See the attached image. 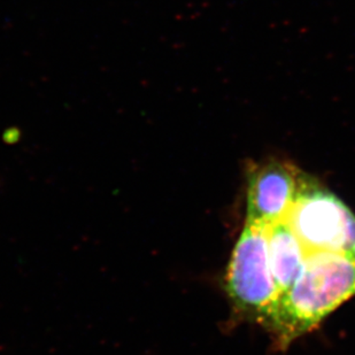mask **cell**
Returning a JSON list of instances; mask_svg holds the SVG:
<instances>
[{"label": "cell", "instance_id": "1", "mask_svg": "<svg viewBox=\"0 0 355 355\" xmlns=\"http://www.w3.org/2000/svg\"><path fill=\"white\" fill-rule=\"evenodd\" d=\"M355 297V257L312 252L302 274L278 299L265 327L281 351L318 328L331 313Z\"/></svg>", "mask_w": 355, "mask_h": 355}, {"label": "cell", "instance_id": "2", "mask_svg": "<svg viewBox=\"0 0 355 355\" xmlns=\"http://www.w3.org/2000/svg\"><path fill=\"white\" fill-rule=\"evenodd\" d=\"M266 228L262 223L245 220L223 284L238 315L262 327L281 297L269 263Z\"/></svg>", "mask_w": 355, "mask_h": 355}, {"label": "cell", "instance_id": "3", "mask_svg": "<svg viewBox=\"0 0 355 355\" xmlns=\"http://www.w3.org/2000/svg\"><path fill=\"white\" fill-rule=\"evenodd\" d=\"M285 220L309 253L332 252L355 257V215L334 192L306 173Z\"/></svg>", "mask_w": 355, "mask_h": 355}, {"label": "cell", "instance_id": "4", "mask_svg": "<svg viewBox=\"0 0 355 355\" xmlns=\"http://www.w3.org/2000/svg\"><path fill=\"white\" fill-rule=\"evenodd\" d=\"M305 176V171L290 161H248L245 220L268 225L286 218Z\"/></svg>", "mask_w": 355, "mask_h": 355}, {"label": "cell", "instance_id": "5", "mask_svg": "<svg viewBox=\"0 0 355 355\" xmlns=\"http://www.w3.org/2000/svg\"><path fill=\"white\" fill-rule=\"evenodd\" d=\"M266 232L272 277L284 295L302 274L309 252L285 218L267 225Z\"/></svg>", "mask_w": 355, "mask_h": 355}, {"label": "cell", "instance_id": "6", "mask_svg": "<svg viewBox=\"0 0 355 355\" xmlns=\"http://www.w3.org/2000/svg\"><path fill=\"white\" fill-rule=\"evenodd\" d=\"M3 138H5V141H6V143H8V144L17 143V141L20 139V130L15 129V128H10V129L6 131V134L3 135Z\"/></svg>", "mask_w": 355, "mask_h": 355}]
</instances>
